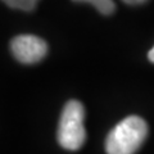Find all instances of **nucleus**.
Instances as JSON below:
<instances>
[{"instance_id": "obj_1", "label": "nucleus", "mask_w": 154, "mask_h": 154, "mask_svg": "<svg viewBox=\"0 0 154 154\" xmlns=\"http://www.w3.org/2000/svg\"><path fill=\"white\" fill-rule=\"evenodd\" d=\"M146 122L139 116H128L112 128L105 139L107 154H135L148 136Z\"/></svg>"}, {"instance_id": "obj_2", "label": "nucleus", "mask_w": 154, "mask_h": 154, "mask_svg": "<svg viewBox=\"0 0 154 154\" xmlns=\"http://www.w3.org/2000/svg\"><path fill=\"white\" fill-rule=\"evenodd\" d=\"M84 119L85 108L79 100H69L66 103L57 131L58 143L62 148L75 152L85 144L86 130Z\"/></svg>"}, {"instance_id": "obj_3", "label": "nucleus", "mask_w": 154, "mask_h": 154, "mask_svg": "<svg viewBox=\"0 0 154 154\" xmlns=\"http://www.w3.org/2000/svg\"><path fill=\"white\" fill-rule=\"evenodd\" d=\"M11 50L18 62L25 64H33L46 57L48 44L38 36L19 35L11 41Z\"/></svg>"}, {"instance_id": "obj_4", "label": "nucleus", "mask_w": 154, "mask_h": 154, "mask_svg": "<svg viewBox=\"0 0 154 154\" xmlns=\"http://www.w3.org/2000/svg\"><path fill=\"white\" fill-rule=\"evenodd\" d=\"M75 3H89L99 13L104 16H110L116 11V4L113 0H72Z\"/></svg>"}, {"instance_id": "obj_5", "label": "nucleus", "mask_w": 154, "mask_h": 154, "mask_svg": "<svg viewBox=\"0 0 154 154\" xmlns=\"http://www.w3.org/2000/svg\"><path fill=\"white\" fill-rule=\"evenodd\" d=\"M8 7L13 9H19L23 12H31L35 9L38 0H2Z\"/></svg>"}, {"instance_id": "obj_6", "label": "nucleus", "mask_w": 154, "mask_h": 154, "mask_svg": "<svg viewBox=\"0 0 154 154\" xmlns=\"http://www.w3.org/2000/svg\"><path fill=\"white\" fill-rule=\"evenodd\" d=\"M122 2L128 4V5H140V4L146 3L148 0H122Z\"/></svg>"}, {"instance_id": "obj_7", "label": "nucleus", "mask_w": 154, "mask_h": 154, "mask_svg": "<svg viewBox=\"0 0 154 154\" xmlns=\"http://www.w3.org/2000/svg\"><path fill=\"white\" fill-rule=\"evenodd\" d=\"M148 58H149V60H150L152 63H154V46L150 49V51L148 53Z\"/></svg>"}]
</instances>
